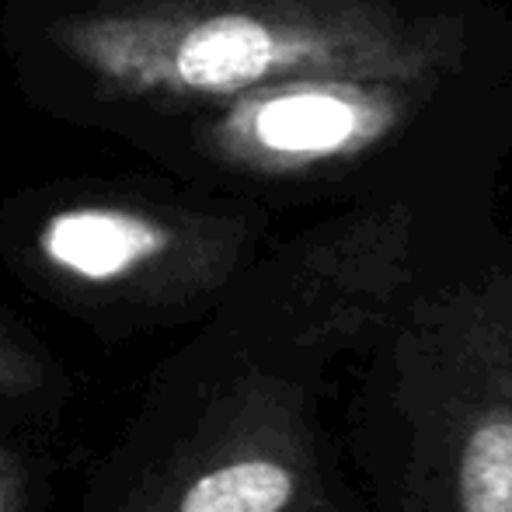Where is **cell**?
<instances>
[{
  "label": "cell",
  "instance_id": "cell-4",
  "mask_svg": "<svg viewBox=\"0 0 512 512\" xmlns=\"http://www.w3.org/2000/svg\"><path fill=\"white\" fill-rule=\"evenodd\" d=\"M98 84L133 98H237L345 63V42L293 0H133L53 28Z\"/></svg>",
  "mask_w": 512,
  "mask_h": 512
},
{
  "label": "cell",
  "instance_id": "cell-3",
  "mask_svg": "<svg viewBox=\"0 0 512 512\" xmlns=\"http://www.w3.org/2000/svg\"><path fill=\"white\" fill-rule=\"evenodd\" d=\"M248 227L140 199H81L28 230V276L88 324L126 335L220 310L241 286Z\"/></svg>",
  "mask_w": 512,
  "mask_h": 512
},
{
  "label": "cell",
  "instance_id": "cell-5",
  "mask_svg": "<svg viewBox=\"0 0 512 512\" xmlns=\"http://www.w3.org/2000/svg\"><path fill=\"white\" fill-rule=\"evenodd\" d=\"M377 115L366 98L324 77H293L237 95L213 122L209 147L244 171H304L366 140Z\"/></svg>",
  "mask_w": 512,
  "mask_h": 512
},
{
  "label": "cell",
  "instance_id": "cell-2",
  "mask_svg": "<svg viewBox=\"0 0 512 512\" xmlns=\"http://www.w3.org/2000/svg\"><path fill=\"white\" fill-rule=\"evenodd\" d=\"M342 450L366 512H512V265H453L359 352Z\"/></svg>",
  "mask_w": 512,
  "mask_h": 512
},
{
  "label": "cell",
  "instance_id": "cell-6",
  "mask_svg": "<svg viewBox=\"0 0 512 512\" xmlns=\"http://www.w3.org/2000/svg\"><path fill=\"white\" fill-rule=\"evenodd\" d=\"M67 394V373L14 321L0 317V408H56Z\"/></svg>",
  "mask_w": 512,
  "mask_h": 512
},
{
  "label": "cell",
  "instance_id": "cell-7",
  "mask_svg": "<svg viewBox=\"0 0 512 512\" xmlns=\"http://www.w3.org/2000/svg\"><path fill=\"white\" fill-rule=\"evenodd\" d=\"M42 481L18 446L0 439V512H39Z\"/></svg>",
  "mask_w": 512,
  "mask_h": 512
},
{
  "label": "cell",
  "instance_id": "cell-1",
  "mask_svg": "<svg viewBox=\"0 0 512 512\" xmlns=\"http://www.w3.org/2000/svg\"><path fill=\"white\" fill-rule=\"evenodd\" d=\"M331 370L216 310L164 363L77 512H363Z\"/></svg>",
  "mask_w": 512,
  "mask_h": 512
},
{
  "label": "cell",
  "instance_id": "cell-8",
  "mask_svg": "<svg viewBox=\"0 0 512 512\" xmlns=\"http://www.w3.org/2000/svg\"><path fill=\"white\" fill-rule=\"evenodd\" d=\"M363 512H366V509H363Z\"/></svg>",
  "mask_w": 512,
  "mask_h": 512
}]
</instances>
